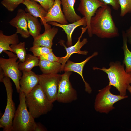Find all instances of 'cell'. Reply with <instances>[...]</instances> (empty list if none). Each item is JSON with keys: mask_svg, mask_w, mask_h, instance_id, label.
I'll use <instances>...</instances> for the list:
<instances>
[{"mask_svg": "<svg viewBox=\"0 0 131 131\" xmlns=\"http://www.w3.org/2000/svg\"><path fill=\"white\" fill-rule=\"evenodd\" d=\"M90 26L92 35L100 38H110L119 35L111 15V9L107 5H104L97 10L91 18Z\"/></svg>", "mask_w": 131, "mask_h": 131, "instance_id": "cell-1", "label": "cell"}, {"mask_svg": "<svg viewBox=\"0 0 131 131\" xmlns=\"http://www.w3.org/2000/svg\"><path fill=\"white\" fill-rule=\"evenodd\" d=\"M108 68L94 67L93 69L100 70L106 73L109 80V85L115 87L121 96L126 95L127 87L131 84V74L126 72L124 65L121 64L120 62H111Z\"/></svg>", "mask_w": 131, "mask_h": 131, "instance_id": "cell-2", "label": "cell"}, {"mask_svg": "<svg viewBox=\"0 0 131 131\" xmlns=\"http://www.w3.org/2000/svg\"><path fill=\"white\" fill-rule=\"evenodd\" d=\"M26 105L33 117L37 118L52 109L53 103L49 101L39 84L25 96Z\"/></svg>", "mask_w": 131, "mask_h": 131, "instance_id": "cell-3", "label": "cell"}, {"mask_svg": "<svg viewBox=\"0 0 131 131\" xmlns=\"http://www.w3.org/2000/svg\"><path fill=\"white\" fill-rule=\"evenodd\" d=\"M19 103L13 121V131H34L37 123L27 109L25 95L21 92L19 93Z\"/></svg>", "mask_w": 131, "mask_h": 131, "instance_id": "cell-4", "label": "cell"}, {"mask_svg": "<svg viewBox=\"0 0 131 131\" xmlns=\"http://www.w3.org/2000/svg\"><path fill=\"white\" fill-rule=\"evenodd\" d=\"M111 86L109 85L98 91L94 104L95 110L100 113H108L115 108L114 104L117 102L128 97L112 93L110 91Z\"/></svg>", "mask_w": 131, "mask_h": 131, "instance_id": "cell-5", "label": "cell"}, {"mask_svg": "<svg viewBox=\"0 0 131 131\" xmlns=\"http://www.w3.org/2000/svg\"><path fill=\"white\" fill-rule=\"evenodd\" d=\"M10 79L5 76L2 81L5 87L7 97L5 111L0 119V127L3 128L4 131H13V121L16 111L12 99L13 91Z\"/></svg>", "mask_w": 131, "mask_h": 131, "instance_id": "cell-6", "label": "cell"}, {"mask_svg": "<svg viewBox=\"0 0 131 131\" xmlns=\"http://www.w3.org/2000/svg\"><path fill=\"white\" fill-rule=\"evenodd\" d=\"M3 52L8 56L9 58L6 59L0 58V67L3 71L5 76L11 78L14 82L16 86L17 92L19 93L20 87L19 81L22 75V72L19 69V60L17 55L11 51H5Z\"/></svg>", "mask_w": 131, "mask_h": 131, "instance_id": "cell-7", "label": "cell"}, {"mask_svg": "<svg viewBox=\"0 0 131 131\" xmlns=\"http://www.w3.org/2000/svg\"><path fill=\"white\" fill-rule=\"evenodd\" d=\"M39 84L48 99L51 102L57 100L61 75L58 73L38 75Z\"/></svg>", "mask_w": 131, "mask_h": 131, "instance_id": "cell-8", "label": "cell"}, {"mask_svg": "<svg viewBox=\"0 0 131 131\" xmlns=\"http://www.w3.org/2000/svg\"><path fill=\"white\" fill-rule=\"evenodd\" d=\"M71 71H66L61 75L57 96V100L62 103H69L77 100V93L69 81Z\"/></svg>", "mask_w": 131, "mask_h": 131, "instance_id": "cell-9", "label": "cell"}, {"mask_svg": "<svg viewBox=\"0 0 131 131\" xmlns=\"http://www.w3.org/2000/svg\"><path fill=\"white\" fill-rule=\"evenodd\" d=\"M80 0L77 10L85 18L87 33L89 36L91 37L93 35L90 26L91 18L95 15L97 10L104 4L99 0Z\"/></svg>", "mask_w": 131, "mask_h": 131, "instance_id": "cell-10", "label": "cell"}, {"mask_svg": "<svg viewBox=\"0 0 131 131\" xmlns=\"http://www.w3.org/2000/svg\"><path fill=\"white\" fill-rule=\"evenodd\" d=\"M81 28L82 30L81 34L78 38L77 42L74 45L67 47L64 44V40H61L59 42L60 44L64 47L66 52V55L63 57H60L59 61L62 64L61 71H63L65 65L72 54L74 53H76L82 55H87L88 53V52L86 50H81V48L88 42L87 38H84L81 42L80 41L84 33L87 30V28L86 26L85 27H82Z\"/></svg>", "mask_w": 131, "mask_h": 131, "instance_id": "cell-11", "label": "cell"}, {"mask_svg": "<svg viewBox=\"0 0 131 131\" xmlns=\"http://www.w3.org/2000/svg\"><path fill=\"white\" fill-rule=\"evenodd\" d=\"M41 24L44 26L45 31L43 34H40L34 39L33 46L52 48L53 40L58 32V29L55 26L52 28L50 25L47 23H44Z\"/></svg>", "mask_w": 131, "mask_h": 131, "instance_id": "cell-12", "label": "cell"}, {"mask_svg": "<svg viewBox=\"0 0 131 131\" xmlns=\"http://www.w3.org/2000/svg\"><path fill=\"white\" fill-rule=\"evenodd\" d=\"M22 75L19 81L20 92L25 96L39 84V78L38 75L31 71H23Z\"/></svg>", "mask_w": 131, "mask_h": 131, "instance_id": "cell-13", "label": "cell"}, {"mask_svg": "<svg viewBox=\"0 0 131 131\" xmlns=\"http://www.w3.org/2000/svg\"><path fill=\"white\" fill-rule=\"evenodd\" d=\"M60 0H55L54 4L42 20V24L55 22L62 24H68L61 8Z\"/></svg>", "mask_w": 131, "mask_h": 131, "instance_id": "cell-14", "label": "cell"}, {"mask_svg": "<svg viewBox=\"0 0 131 131\" xmlns=\"http://www.w3.org/2000/svg\"><path fill=\"white\" fill-rule=\"evenodd\" d=\"M25 11L19 9L16 16L9 22L10 25L16 29V33H19L23 38H27L30 35L27 26V22Z\"/></svg>", "mask_w": 131, "mask_h": 131, "instance_id": "cell-15", "label": "cell"}, {"mask_svg": "<svg viewBox=\"0 0 131 131\" xmlns=\"http://www.w3.org/2000/svg\"><path fill=\"white\" fill-rule=\"evenodd\" d=\"M97 52H94L91 56L87 58L84 61L80 63H75L68 60L65 65L63 71H66L74 72L78 73L82 78L84 82L85 90L89 94L91 93L92 90L89 85L85 80L83 75L84 67L86 63L90 59L98 55Z\"/></svg>", "mask_w": 131, "mask_h": 131, "instance_id": "cell-16", "label": "cell"}, {"mask_svg": "<svg viewBox=\"0 0 131 131\" xmlns=\"http://www.w3.org/2000/svg\"><path fill=\"white\" fill-rule=\"evenodd\" d=\"M48 23L52 26L61 28L65 31L67 35V38L66 44L68 47L72 45V35L75 29L81 26H87L86 19L84 17L79 20L69 24H62L55 22H51Z\"/></svg>", "mask_w": 131, "mask_h": 131, "instance_id": "cell-17", "label": "cell"}, {"mask_svg": "<svg viewBox=\"0 0 131 131\" xmlns=\"http://www.w3.org/2000/svg\"><path fill=\"white\" fill-rule=\"evenodd\" d=\"M62 6V11L68 22L71 23L82 19L75 12L74 6L76 0H60Z\"/></svg>", "mask_w": 131, "mask_h": 131, "instance_id": "cell-18", "label": "cell"}, {"mask_svg": "<svg viewBox=\"0 0 131 131\" xmlns=\"http://www.w3.org/2000/svg\"><path fill=\"white\" fill-rule=\"evenodd\" d=\"M23 4L26 6L25 11L35 17H39L42 20L47 12L40 5L33 0H25Z\"/></svg>", "mask_w": 131, "mask_h": 131, "instance_id": "cell-19", "label": "cell"}, {"mask_svg": "<svg viewBox=\"0 0 131 131\" xmlns=\"http://www.w3.org/2000/svg\"><path fill=\"white\" fill-rule=\"evenodd\" d=\"M19 43L17 34L15 33L10 35L4 34L1 30L0 31V54L5 51L8 50L13 52L10 45L15 44Z\"/></svg>", "mask_w": 131, "mask_h": 131, "instance_id": "cell-20", "label": "cell"}, {"mask_svg": "<svg viewBox=\"0 0 131 131\" xmlns=\"http://www.w3.org/2000/svg\"><path fill=\"white\" fill-rule=\"evenodd\" d=\"M38 66L43 74H57L61 71L62 64L59 62L39 60Z\"/></svg>", "mask_w": 131, "mask_h": 131, "instance_id": "cell-21", "label": "cell"}, {"mask_svg": "<svg viewBox=\"0 0 131 131\" xmlns=\"http://www.w3.org/2000/svg\"><path fill=\"white\" fill-rule=\"evenodd\" d=\"M26 16L29 33L34 39L40 34L41 30V24L37 17L33 16L29 13H26Z\"/></svg>", "mask_w": 131, "mask_h": 131, "instance_id": "cell-22", "label": "cell"}, {"mask_svg": "<svg viewBox=\"0 0 131 131\" xmlns=\"http://www.w3.org/2000/svg\"><path fill=\"white\" fill-rule=\"evenodd\" d=\"M39 60L38 57L30 54H27L25 61L20 62L18 67L20 71H31L34 67L38 66Z\"/></svg>", "mask_w": 131, "mask_h": 131, "instance_id": "cell-23", "label": "cell"}, {"mask_svg": "<svg viewBox=\"0 0 131 131\" xmlns=\"http://www.w3.org/2000/svg\"><path fill=\"white\" fill-rule=\"evenodd\" d=\"M122 36L123 40V46L122 47L124 55L123 63L125 65V70L127 73L131 74V51L129 49L127 45V39L125 32L123 31Z\"/></svg>", "mask_w": 131, "mask_h": 131, "instance_id": "cell-24", "label": "cell"}, {"mask_svg": "<svg viewBox=\"0 0 131 131\" xmlns=\"http://www.w3.org/2000/svg\"><path fill=\"white\" fill-rule=\"evenodd\" d=\"M25 42H20L18 44L10 46L13 52L16 54L20 62H23L25 60L27 55L25 48Z\"/></svg>", "mask_w": 131, "mask_h": 131, "instance_id": "cell-25", "label": "cell"}, {"mask_svg": "<svg viewBox=\"0 0 131 131\" xmlns=\"http://www.w3.org/2000/svg\"><path fill=\"white\" fill-rule=\"evenodd\" d=\"M29 50L33 53V55L38 57L52 51V49L45 47L33 46L30 48Z\"/></svg>", "mask_w": 131, "mask_h": 131, "instance_id": "cell-26", "label": "cell"}, {"mask_svg": "<svg viewBox=\"0 0 131 131\" xmlns=\"http://www.w3.org/2000/svg\"><path fill=\"white\" fill-rule=\"evenodd\" d=\"M121 8L120 16L123 17L128 13H131V0H118Z\"/></svg>", "mask_w": 131, "mask_h": 131, "instance_id": "cell-27", "label": "cell"}, {"mask_svg": "<svg viewBox=\"0 0 131 131\" xmlns=\"http://www.w3.org/2000/svg\"><path fill=\"white\" fill-rule=\"evenodd\" d=\"M25 0H2V4L8 11L12 12L21 4H23Z\"/></svg>", "mask_w": 131, "mask_h": 131, "instance_id": "cell-28", "label": "cell"}, {"mask_svg": "<svg viewBox=\"0 0 131 131\" xmlns=\"http://www.w3.org/2000/svg\"><path fill=\"white\" fill-rule=\"evenodd\" d=\"M39 60H45L51 62H59L60 57L55 56L52 51L37 57Z\"/></svg>", "mask_w": 131, "mask_h": 131, "instance_id": "cell-29", "label": "cell"}, {"mask_svg": "<svg viewBox=\"0 0 131 131\" xmlns=\"http://www.w3.org/2000/svg\"><path fill=\"white\" fill-rule=\"evenodd\" d=\"M39 2L40 5L48 12L53 5L54 0H33Z\"/></svg>", "mask_w": 131, "mask_h": 131, "instance_id": "cell-30", "label": "cell"}, {"mask_svg": "<svg viewBox=\"0 0 131 131\" xmlns=\"http://www.w3.org/2000/svg\"><path fill=\"white\" fill-rule=\"evenodd\" d=\"M105 5H111L113 8L115 10H117L120 6L118 3V0H99Z\"/></svg>", "mask_w": 131, "mask_h": 131, "instance_id": "cell-31", "label": "cell"}, {"mask_svg": "<svg viewBox=\"0 0 131 131\" xmlns=\"http://www.w3.org/2000/svg\"><path fill=\"white\" fill-rule=\"evenodd\" d=\"M125 33L127 39V42L130 44H131V25L126 30Z\"/></svg>", "mask_w": 131, "mask_h": 131, "instance_id": "cell-32", "label": "cell"}, {"mask_svg": "<svg viewBox=\"0 0 131 131\" xmlns=\"http://www.w3.org/2000/svg\"><path fill=\"white\" fill-rule=\"evenodd\" d=\"M47 129L40 123H37V125L34 131H45Z\"/></svg>", "mask_w": 131, "mask_h": 131, "instance_id": "cell-33", "label": "cell"}, {"mask_svg": "<svg viewBox=\"0 0 131 131\" xmlns=\"http://www.w3.org/2000/svg\"><path fill=\"white\" fill-rule=\"evenodd\" d=\"M5 76L4 73L2 69L0 67V82H2Z\"/></svg>", "mask_w": 131, "mask_h": 131, "instance_id": "cell-34", "label": "cell"}, {"mask_svg": "<svg viewBox=\"0 0 131 131\" xmlns=\"http://www.w3.org/2000/svg\"><path fill=\"white\" fill-rule=\"evenodd\" d=\"M127 90L130 92L131 95V84L129 85L127 87Z\"/></svg>", "mask_w": 131, "mask_h": 131, "instance_id": "cell-35", "label": "cell"}, {"mask_svg": "<svg viewBox=\"0 0 131 131\" xmlns=\"http://www.w3.org/2000/svg\"></svg>", "mask_w": 131, "mask_h": 131, "instance_id": "cell-36", "label": "cell"}]
</instances>
